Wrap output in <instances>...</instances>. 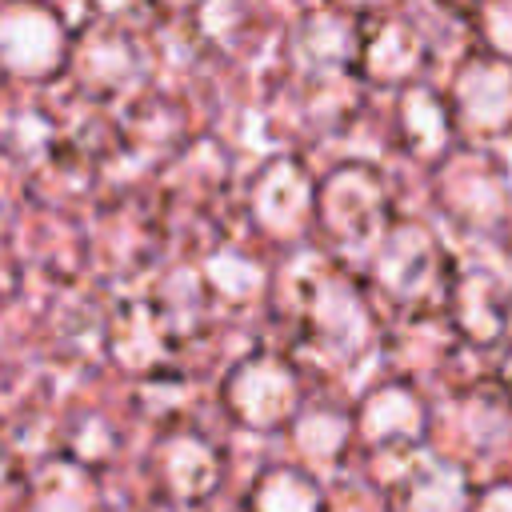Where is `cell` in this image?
<instances>
[{
  "label": "cell",
  "instance_id": "obj_11",
  "mask_svg": "<svg viewBox=\"0 0 512 512\" xmlns=\"http://www.w3.org/2000/svg\"><path fill=\"white\" fill-rule=\"evenodd\" d=\"M476 512H512V484H492V488L480 496Z\"/></svg>",
  "mask_w": 512,
  "mask_h": 512
},
{
  "label": "cell",
  "instance_id": "obj_8",
  "mask_svg": "<svg viewBox=\"0 0 512 512\" xmlns=\"http://www.w3.org/2000/svg\"><path fill=\"white\" fill-rule=\"evenodd\" d=\"M404 128H408V140H412V148L420 156H436L444 148V140H448V132H444L448 116H444L440 100L432 92H424V88L404 96Z\"/></svg>",
  "mask_w": 512,
  "mask_h": 512
},
{
  "label": "cell",
  "instance_id": "obj_4",
  "mask_svg": "<svg viewBox=\"0 0 512 512\" xmlns=\"http://www.w3.org/2000/svg\"><path fill=\"white\" fill-rule=\"evenodd\" d=\"M316 336H320V348L324 356H356L360 344L368 340V312L360 304L356 292H348V284H324L320 296H316Z\"/></svg>",
  "mask_w": 512,
  "mask_h": 512
},
{
  "label": "cell",
  "instance_id": "obj_3",
  "mask_svg": "<svg viewBox=\"0 0 512 512\" xmlns=\"http://www.w3.org/2000/svg\"><path fill=\"white\" fill-rule=\"evenodd\" d=\"M232 396H236L240 420H248V424H256V428H272V424H280L284 416H292L296 380H292V372H284V364H276V360H252V364L240 368Z\"/></svg>",
  "mask_w": 512,
  "mask_h": 512
},
{
  "label": "cell",
  "instance_id": "obj_12",
  "mask_svg": "<svg viewBox=\"0 0 512 512\" xmlns=\"http://www.w3.org/2000/svg\"><path fill=\"white\" fill-rule=\"evenodd\" d=\"M508 392H512V360H508Z\"/></svg>",
  "mask_w": 512,
  "mask_h": 512
},
{
  "label": "cell",
  "instance_id": "obj_1",
  "mask_svg": "<svg viewBox=\"0 0 512 512\" xmlns=\"http://www.w3.org/2000/svg\"><path fill=\"white\" fill-rule=\"evenodd\" d=\"M252 212L272 232H296V228H304V220L316 212V196H312V184H308L304 168L292 164V160H272L256 176Z\"/></svg>",
  "mask_w": 512,
  "mask_h": 512
},
{
  "label": "cell",
  "instance_id": "obj_2",
  "mask_svg": "<svg viewBox=\"0 0 512 512\" xmlns=\"http://www.w3.org/2000/svg\"><path fill=\"white\" fill-rule=\"evenodd\" d=\"M456 108L476 132H500L512 120V68L504 60H472L460 68Z\"/></svg>",
  "mask_w": 512,
  "mask_h": 512
},
{
  "label": "cell",
  "instance_id": "obj_9",
  "mask_svg": "<svg viewBox=\"0 0 512 512\" xmlns=\"http://www.w3.org/2000/svg\"><path fill=\"white\" fill-rule=\"evenodd\" d=\"M352 436V424L336 412H308L300 424H296V444L312 456V460H328L344 448V440Z\"/></svg>",
  "mask_w": 512,
  "mask_h": 512
},
{
  "label": "cell",
  "instance_id": "obj_5",
  "mask_svg": "<svg viewBox=\"0 0 512 512\" xmlns=\"http://www.w3.org/2000/svg\"><path fill=\"white\" fill-rule=\"evenodd\" d=\"M424 432V416H420V400L408 392V388H380L364 400L360 408V436L368 444H388V440H420Z\"/></svg>",
  "mask_w": 512,
  "mask_h": 512
},
{
  "label": "cell",
  "instance_id": "obj_10",
  "mask_svg": "<svg viewBox=\"0 0 512 512\" xmlns=\"http://www.w3.org/2000/svg\"><path fill=\"white\" fill-rule=\"evenodd\" d=\"M484 32H488V40L500 48V52H508L512 56V8H484Z\"/></svg>",
  "mask_w": 512,
  "mask_h": 512
},
{
  "label": "cell",
  "instance_id": "obj_13",
  "mask_svg": "<svg viewBox=\"0 0 512 512\" xmlns=\"http://www.w3.org/2000/svg\"><path fill=\"white\" fill-rule=\"evenodd\" d=\"M344 512H352V508H344Z\"/></svg>",
  "mask_w": 512,
  "mask_h": 512
},
{
  "label": "cell",
  "instance_id": "obj_7",
  "mask_svg": "<svg viewBox=\"0 0 512 512\" xmlns=\"http://www.w3.org/2000/svg\"><path fill=\"white\" fill-rule=\"evenodd\" d=\"M464 476L452 464H436L428 472H416L404 512H464Z\"/></svg>",
  "mask_w": 512,
  "mask_h": 512
},
{
  "label": "cell",
  "instance_id": "obj_6",
  "mask_svg": "<svg viewBox=\"0 0 512 512\" xmlns=\"http://www.w3.org/2000/svg\"><path fill=\"white\" fill-rule=\"evenodd\" d=\"M252 500H256V512H320L316 484L288 468H272L268 476H260Z\"/></svg>",
  "mask_w": 512,
  "mask_h": 512
}]
</instances>
